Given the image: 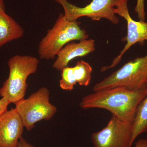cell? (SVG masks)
Segmentation results:
<instances>
[{"label":"cell","mask_w":147,"mask_h":147,"mask_svg":"<svg viewBox=\"0 0 147 147\" xmlns=\"http://www.w3.org/2000/svg\"><path fill=\"white\" fill-rule=\"evenodd\" d=\"M147 96V89L131 90L113 88L87 95L83 98L79 105L84 110L105 109L120 120L132 123L138 105Z\"/></svg>","instance_id":"1"},{"label":"cell","mask_w":147,"mask_h":147,"mask_svg":"<svg viewBox=\"0 0 147 147\" xmlns=\"http://www.w3.org/2000/svg\"><path fill=\"white\" fill-rule=\"evenodd\" d=\"M80 22L70 21L63 13L59 14L52 28L41 39L38 46V54L41 59H55L64 46L75 40L88 39L86 31L79 26Z\"/></svg>","instance_id":"2"},{"label":"cell","mask_w":147,"mask_h":147,"mask_svg":"<svg viewBox=\"0 0 147 147\" xmlns=\"http://www.w3.org/2000/svg\"><path fill=\"white\" fill-rule=\"evenodd\" d=\"M39 63L37 58L28 55H16L9 59L8 78L0 88V96L15 104L24 98L31 74L36 73Z\"/></svg>","instance_id":"3"},{"label":"cell","mask_w":147,"mask_h":147,"mask_svg":"<svg viewBox=\"0 0 147 147\" xmlns=\"http://www.w3.org/2000/svg\"><path fill=\"white\" fill-rule=\"evenodd\" d=\"M115 88L131 90L147 89V54L127 62L108 77L95 84L94 92Z\"/></svg>","instance_id":"4"},{"label":"cell","mask_w":147,"mask_h":147,"mask_svg":"<svg viewBox=\"0 0 147 147\" xmlns=\"http://www.w3.org/2000/svg\"><path fill=\"white\" fill-rule=\"evenodd\" d=\"M50 92L42 87L28 98H24L16 102L15 110L28 131L33 129L36 123L50 120L57 113L56 106L50 103Z\"/></svg>","instance_id":"5"},{"label":"cell","mask_w":147,"mask_h":147,"mask_svg":"<svg viewBox=\"0 0 147 147\" xmlns=\"http://www.w3.org/2000/svg\"><path fill=\"white\" fill-rule=\"evenodd\" d=\"M118 2L119 0H92L86 6L79 7L64 0L61 5L64 11V16L69 21H76L78 18L86 16L93 21L105 18L113 24H118L119 19L115 9Z\"/></svg>","instance_id":"6"},{"label":"cell","mask_w":147,"mask_h":147,"mask_svg":"<svg viewBox=\"0 0 147 147\" xmlns=\"http://www.w3.org/2000/svg\"><path fill=\"white\" fill-rule=\"evenodd\" d=\"M132 123L112 116L107 126L91 135L94 147H131Z\"/></svg>","instance_id":"7"},{"label":"cell","mask_w":147,"mask_h":147,"mask_svg":"<svg viewBox=\"0 0 147 147\" xmlns=\"http://www.w3.org/2000/svg\"><path fill=\"white\" fill-rule=\"evenodd\" d=\"M128 0H119V2L115 9V13L125 19L127 22V34L124 38L126 43L120 54L116 57L113 62L108 66L102 67L101 72L114 68L120 62L123 56L129 48L137 43H144L147 41V22L136 21L132 19L129 14L128 8Z\"/></svg>","instance_id":"8"},{"label":"cell","mask_w":147,"mask_h":147,"mask_svg":"<svg viewBox=\"0 0 147 147\" xmlns=\"http://www.w3.org/2000/svg\"><path fill=\"white\" fill-rule=\"evenodd\" d=\"M24 126L15 108L0 116V147H18Z\"/></svg>","instance_id":"9"},{"label":"cell","mask_w":147,"mask_h":147,"mask_svg":"<svg viewBox=\"0 0 147 147\" xmlns=\"http://www.w3.org/2000/svg\"><path fill=\"white\" fill-rule=\"evenodd\" d=\"M92 68L84 60L77 62L75 66L64 67L61 70L59 86L62 90L71 91L77 83L80 86H88L92 79Z\"/></svg>","instance_id":"10"},{"label":"cell","mask_w":147,"mask_h":147,"mask_svg":"<svg viewBox=\"0 0 147 147\" xmlns=\"http://www.w3.org/2000/svg\"><path fill=\"white\" fill-rule=\"evenodd\" d=\"M95 40L92 39L67 43L57 55V59L53 65V68L61 71L74 59L84 57L93 52L95 50Z\"/></svg>","instance_id":"11"},{"label":"cell","mask_w":147,"mask_h":147,"mask_svg":"<svg viewBox=\"0 0 147 147\" xmlns=\"http://www.w3.org/2000/svg\"><path fill=\"white\" fill-rule=\"evenodd\" d=\"M23 28L13 18L0 9V49L8 42L24 36Z\"/></svg>","instance_id":"12"},{"label":"cell","mask_w":147,"mask_h":147,"mask_svg":"<svg viewBox=\"0 0 147 147\" xmlns=\"http://www.w3.org/2000/svg\"><path fill=\"white\" fill-rule=\"evenodd\" d=\"M147 131V96L138 105L132 122V143L139 135Z\"/></svg>","instance_id":"13"},{"label":"cell","mask_w":147,"mask_h":147,"mask_svg":"<svg viewBox=\"0 0 147 147\" xmlns=\"http://www.w3.org/2000/svg\"><path fill=\"white\" fill-rule=\"evenodd\" d=\"M145 0H137V4L134 10L137 13L139 21H145L146 13L145 11Z\"/></svg>","instance_id":"14"},{"label":"cell","mask_w":147,"mask_h":147,"mask_svg":"<svg viewBox=\"0 0 147 147\" xmlns=\"http://www.w3.org/2000/svg\"><path fill=\"white\" fill-rule=\"evenodd\" d=\"M9 104L10 102L5 98L2 97L0 99V116L7 110Z\"/></svg>","instance_id":"15"},{"label":"cell","mask_w":147,"mask_h":147,"mask_svg":"<svg viewBox=\"0 0 147 147\" xmlns=\"http://www.w3.org/2000/svg\"><path fill=\"white\" fill-rule=\"evenodd\" d=\"M18 147H34L27 142L23 137H21L19 140Z\"/></svg>","instance_id":"16"},{"label":"cell","mask_w":147,"mask_h":147,"mask_svg":"<svg viewBox=\"0 0 147 147\" xmlns=\"http://www.w3.org/2000/svg\"><path fill=\"white\" fill-rule=\"evenodd\" d=\"M135 147H147V139H139L136 142Z\"/></svg>","instance_id":"17"},{"label":"cell","mask_w":147,"mask_h":147,"mask_svg":"<svg viewBox=\"0 0 147 147\" xmlns=\"http://www.w3.org/2000/svg\"><path fill=\"white\" fill-rule=\"evenodd\" d=\"M0 9L5 10L4 0H0Z\"/></svg>","instance_id":"18"},{"label":"cell","mask_w":147,"mask_h":147,"mask_svg":"<svg viewBox=\"0 0 147 147\" xmlns=\"http://www.w3.org/2000/svg\"><path fill=\"white\" fill-rule=\"evenodd\" d=\"M54 1H55L57 3H58L61 5V3L63 1H64V0H54Z\"/></svg>","instance_id":"19"}]
</instances>
